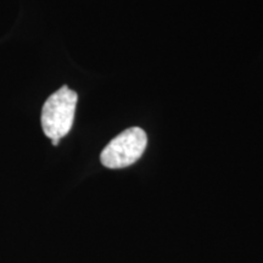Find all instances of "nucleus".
I'll return each mask as SVG.
<instances>
[{"label":"nucleus","instance_id":"nucleus-2","mask_svg":"<svg viewBox=\"0 0 263 263\" xmlns=\"http://www.w3.org/2000/svg\"><path fill=\"white\" fill-rule=\"evenodd\" d=\"M146 145L145 132L139 127H132L118 134L105 146L100 161L107 168H124L140 159Z\"/></svg>","mask_w":263,"mask_h":263},{"label":"nucleus","instance_id":"nucleus-1","mask_svg":"<svg viewBox=\"0 0 263 263\" xmlns=\"http://www.w3.org/2000/svg\"><path fill=\"white\" fill-rule=\"evenodd\" d=\"M78 95L67 85L51 94L42 108V128L57 146L61 138L70 133L73 126Z\"/></svg>","mask_w":263,"mask_h":263}]
</instances>
